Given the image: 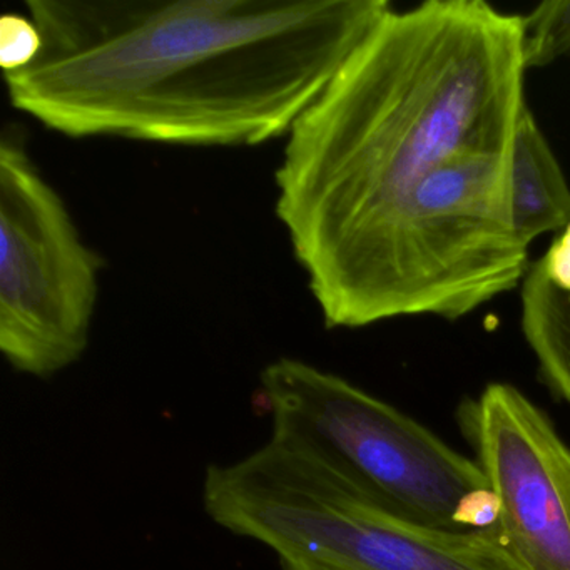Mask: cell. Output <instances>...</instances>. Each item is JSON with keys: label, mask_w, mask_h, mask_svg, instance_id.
Wrapping results in <instances>:
<instances>
[{"label": "cell", "mask_w": 570, "mask_h": 570, "mask_svg": "<svg viewBox=\"0 0 570 570\" xmlns=\"http://www.w3.org/2000/svg\"><path fill=\"white\" fill-rule=\"evenodd\" d=\"M41 49L4 75L69 138L256 146L286 136L389 0H28Z\"/></svg>", "instance_id": "obj_1"}, {"label": "cell", "mask_w": 570, "mask_h": 570, "mask_svg": "<svg viewBox=\"0 0 570 570\" xmlns=\"http://www.w3.org/2000/svg\"><path fill=\"white\" fill-rule=\"evenodd\" d=\"M522 18L482 0L389 11L286 135L276 216L308 283L463 153L513 146Z\"/></svg>", "instance_id": "obj_2"}, {"label": "cell", "mask_w": 570, "mask_h": 570, "mask_svg": "<svg viewBox=\"0 0 570 570\" xmlns=\"http://www.w3.org/2000/svg\"><path fill=\"white\" fill-rule=\"evenodd\" d=\"M206 515L275 556L279 570H525L489 530L402 519L312 440L272 430L248 455L212 463Z\"/></svg>", "instance_id": "obj_3"}, {"label": "cell", "mask_w": 570, "mask_h": 570, "mask_svg": "<svg viewBox=\"0 0 570 570\" xmlns=\"http://www.w3.org/2000/svg\"><path fill=\"white\" fill-rule=\"evenodd\" d=\"M259 396L272 430L312 440L396 515L429 529L469 530L470 510L489 490L485 475L412 416L288 356L259 373Z\"/></svg>", "instance_id": "obj_4"}, {"label": "cell", "mask_w": 570, "mask_h": 570, "mask_svg": "<svg viewBox=\"0 0 570 570\" xmlns=\"http://www.w3.org/2000/svg\"><path fill=\"white\" fill-rule=\"evenodd\" d=\"M0 352L51 379L88 350L102 262L16 132L0 142Z\"/></svg>", "instance_id": "obj_5"}, {"label": "cell", "mask_w": 570, "mask_h": 570, "mask_svg": "<svg viewBox=\"0 0 570 570\" xmlns=\"http://www.w3.org/2000/svg\"><path fill=\"white\" fill-rule=\"evenodd\" d=\"M462 435L499 500L503 546L525 570H570V446L510 383L456 410Z\"/></svg>", "instance_id": "obj_6"}, {"label": "cell", "mask_w": 570, "mask_h": 570, "mask_svg": "<svg viewBox=\"0 0 570 570\" xmlns=\"http://www.w3.org/2000/svg\"><path fill=\"white\" fill-rule=\"evenodd\" d=\"M512 219L527 246L570 225L569 183L527 105L513 135Z\"/></svg>", "instance_id": "obj_7"}, {"label": "cell", "mask_w": 570, "mask_h": 570, "mask_svg": "<svg viewBox=\"0 0 570 570\" xmlns=\"http://www.w3.org/2000/svg\"><path fill=\"white\" fill-rule=\"evenodd\" d=\"M522 332L540 380L570 406V293L550 283L537 262L522 283Z\"/></svg>", "instance_id": "obj_8"}, {"label": "cell", "mask_w": 570, "mask_h": 570, "mask_svg": "<svg viewBox=\"0 0 570 570\" xmlns=\"http://www.w3.org/2000/svg\"><path fill=\"white\" fill-rule=\"evenodd\" d=\"M527 71L570 59V0H549L522 16Z\"/></svg>", "instance_id": "obj_9"}, {"label": "cell", "mask_w": 570, "mask_h": 570, "mask_svg": "<svg viewBox=\"0 0 570 570\" xmlns=\"http://www.w3.org/2000/svg\"><path fill=\"white\" fill-rule=\"evenodd\" d=\"M41 49V35L29 16L4 14L0 19V66L4 75L35 61Z\"/></svg>", "instance_id": "obj_10"}, {"label": "cell", "mask_w": 570, "mask_h": 570, "mask_svg": "<svg viewBox=\"0 0 570 570\" xmlns=\"http://www.w3.org/2000/svg\"><path fill=\"white\" fill-rule=\"evenodd\" d=\"M537 263L550 283L562 292L570 293V225Z\"/></svg>", "instance_id": "obj_11"}]
</instances>
